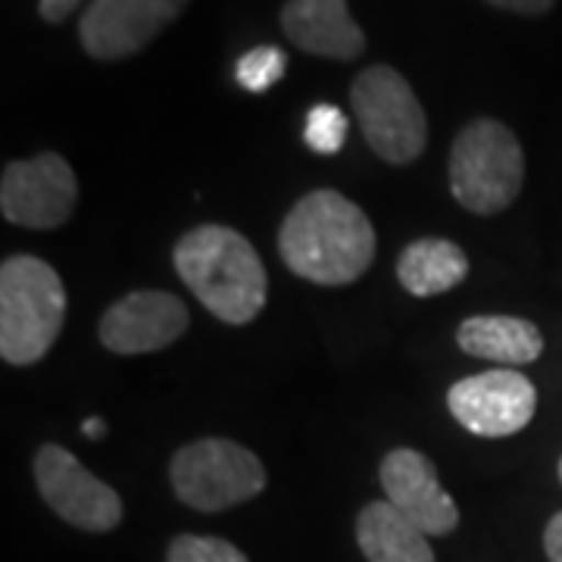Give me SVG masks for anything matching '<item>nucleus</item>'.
<instances>
[{"label":"nucleus","instance_id":"f257e3e1","mask_svg":"<svg viewBox=\"0 0 562 562\" xmlns=\"http://www.w3.org/2000/svg\"><path fill=\"white\" fill-rule=\"evenodd\" d=\"M279 254L294 276L341 288L362 279L375 260V228L350 198L316 188L281 222Z\"/></svg>","mask_w":562,"mask_h":562},{"label":"nucleus","instance_id":"f03ea898","mask_svg":"<svg viewBox=\"0 0 562 562\" xmlns=\"http://www.w3.org/2000/svg\"><path fill=\"white\" fill-rule=\"evenodd\" d=\"M172 262L194 297L225 325H247L266 306L269 279L260 254L228 225H201L181 235Z\"/></svg>","mask_w":562,"mask_h":562},{"label":"nucleus","instance_id":"7ed1b4c3","mask_svg":"<svg viewBox=\"0 0 562 562\" xmlns=\"http://www.w3.org/2000/svg\"><path fill=\"white\" fill-rule=\"evenodd\" d=\"M66 319V288L50 262L16 254L0 266V357L32 366L47 357Z\"/></svg>","mask_w":562,"mask_h":562},{"label":"nucleus","instance_id":"20e7f679","mask_svg":"<svg viewBox=\"0 0 562 562\" xmlns=\"http://www.w3.org/2000/svg\"><path fill=\"white\" fill-rule=\"evenodd\" d=\"M447 179L450 194L462 203V210L475 216L503 213L522 191V144L501 120H472L453 138Z\"/></svg>","mask_w":562,"mask_h":562},{"label":"nucleus","instance_id":"39448f33","mask_svg":"<svg viewBox=\"0 0 562 562\" xmlns=\"http://www.w3.org/2000/svg\"><path fill=\"white\" fill-rule=\"evenodd\" d=\"M350 106L366 144L391 166L416 162L428 144V120L409 81L394 66H369L350 85Z\"/></svg>","mask_w":562,"mask_h":562},{"label":"nucleus","instance_id":"423d86ee","mask_svg":"<svg viewBox=\"0 0 562 562\" xmlns=\"http://www.w3.org/2000/svg\"><path fill=\"white\" fill-rule=\"evenodd\" d=\"M169 482L181 503L198 513H222L266 491V465L254 450L228 438L184 443L169 462Z\"/></svg>","mask_w":562,"mask_h":562},{"label":"nucleus","instance_id":"0eeeda50","mask_svg":"<svg viewBox=\"0 0 562 562\" xmlns=\"http://www.w3.org/2000/svg\"><path fill=\"white\" fill-rule=\"evenodd\" d=\"M79 203V181L60 154L44 150L29 160L7 162L0 179V213L3 220L50 232L72 216Z\"/></svg>","mask_w":562,"mask_h":562},{"label":"nucleus","instance_id":"6e6552de","mask_svg":"<svg viewBox=\"0 0 562 562\" xmlns=\"http://www.w3.org/2000/svg\"><path fill=\"white\" fill-rule=\"evenodd\" d=\"M35 484L44 503L60 516L63 522L81 531H113L122 522V497L91 475L66 447L44 443L35 453Z\"/></svg>","mask_w":562,"mask_h":562},{"label":"nucleus","instance_id":"1a4fd4ad","mask_svg":"<svg viewBox=\"0 0 562 562\" xmlns=\"http://www.w3.org/2000/svg\"><path fill=\"white\" fill-rule=\"evenodd\" d=\"M447 409L479 438H509L535 419L538 391L516 369H491L453 384L447 391Z\"/></svg>","mask_w":562,"mask_h":562},{"label":"nucleus","instance_id":"9d476101","mask_svg":"<svg viewBox=\"0 0 562 562\" xmlns=\"http://www.w3.org/2000/svg\"><path fill=\"white\" fill-rule=\"evenodd\" d=\"M184 7L188 0H91L79 22L81 47L94 60H125L179 20Z\"/></svg>","mask_w":562,"mask_h":562},{"label":"nucleus","instance_id":"9b49d317","mask_svg":"<svg viewBox=\"0 0 562 562\" xmlns=\"http://www.w3.org/2000/svg\"><path fill=\"white\" fill-rule=\"evenodd\" d=\"M188 306L169 291H132L101 316L98 338L120 357L154 353L176 344L188 331Z\"/></svg>","mask_w":562,"mask_h":562},{"label":"nucleus","instance_id":"f8f14e48","mask_svg":"<svg viewBox=\"0 0 562 562\" xmlns=\"http://www.w3.org/2000/svg\"><path fill=\"white\" fill-rule=\"evenodd\" d=\"M387 503L428 538H443L460 525V509L443 491L435 462L413 447H397L379 469Z\"/></svg>","mask_w":562,"mask_h":562},{"label":"nucleus","instance_id":"ddd939ff","mask_svg":"<svg viewBox=\"0 0 562 562\" xmlns=\"http://www.w3.org/2000/svg\"><path fill=\"white\" fill-rule=\"evenodd\" d=\"M281 29L294 47L328 60H357L366 35L347 10V0H288L281 7Z\"/></svg>","mask_w":562,"mask_h":562},{"label":"nucleus","instance_id":"4468645a","mask_svg":"<svg viewBox=\"0 0 562 562\" xmlns=\"http://www.w3.org/2000/svg\"><path fill=\"white\" fill-rule=\"evenodd\" d=\"M462 353L501 366H525L543 353V335L535 322L516 316H472L457 328Z\"/></svg>","mask_w":562,"mask_h":562},{"label":"nucleus","instance_id":"2eb2a0df","mask_svg":"<svg viewBox=\"0 0 562 562\" xmlns=\"http://www.w3.org/2000/svg\"><path fill=\"white\" fill-rule=\"evenodd\" d=\"M357 543L369 562H435L428 535L387 501L362 506L357 516Z\"/></svg>","mask_w":562,"mask_h":562},{"label":"nucleus","instance_id":"dca6fc26","mask_svg":"<svg viewBox=\"0 0 562 562\" xmlns=\"http://www.w3.org/2000/svg\"><path fill=\"white\" fill-rule=\"evenodd\" d=\"M469 276V257L460 244L447 238H419L403 247L397 260V281L413 297H438L453 291Z\"/></svg>","mask_w":562,"mask_h":562},{"label":"nucleus","instance_id":"f3484780","mask_svg":"<svg viewBox=\"0 0 562 562\" xmlns=\"http://www.w3.org/2000/svg\"><path fill=\"white\" fill-rule=\"evenodd\" d=\"M284 72H288V57L276 44H262V47L247 50L238 60V66H235V79L250 94L269 91L272 85H279L284 79Z\"/></svg>","mask_w":562,"mask_h":562},{"label":"nucleus","instance_id":"a211bd4d","mask_svg":"<svg viewBox=\"0 0 562 562\" xmlns=\"http://www.w3.org/2000/svg\"><path fill=\"white\" fill-rule=\"evenodd\" d=\"M303 140H306V147H313L322 157L338 154L344 147V140H347V116L335 103H316L306 113Z\"/></svg>","mask_w":562,"mask_h":562},{"label":"nucleus","instance_id":"6ab92c4d","mask_svg":"<svg viewBox=\"0 0 562 562\" xmlns=\"http://www.w3.org/2000/svg\"><path fill=\"white\" fill-rule=\"evenodd\" d=\"M166 562H250L235 543L206 535H179L166 550Z\"/></svg>","mask_w":562,"mask_h":562},{"label":"nucleus","instance_id":"aec40b11","mask_svg":"<svg viewBox=\"0 0 562 562\" xmlns=\"http://www.w3.org/2000/svg\"><path fill=\"white\" fill-rule=\"evenodd\" d=\"M487 3L509 10V13H522V16H541L557 0H487Z\"/></svg>","mask_w":562,"mask_h":562},{"label":"nucleus","instance_id":"412c9836","mask_svg":"<svg viewBox=\"0 0 562 562\" xmlns=\"http://www.w3.org/2000/svg\"><path fill=\"white\" fill-rule=\"evenodd\" d=\"M543 550H547V560L562 562V513H557L550 522H547V531H543Z\"/></svg>","mask_w":562,"mask_h":562},{"label":"nucleus","instance_id":"4be33fe9","mask_svg":"<svg viewBox=\"0 0 562 562\" xmlns=\"http://www.w3.org/2000/svg\"><path fill=\"white\" fill-rule=\"evenodd\" d=\"M81 0H41L38 3V13H41V20L44 22H63L76 7H79Z\"/></svg>","mask_w":562,"mask_h":562},{"label":"nucleus","instance_id":"5701e85b","mask_svg":"<svg viewBox=\"0 0 562 562\" xmlns=\"http://www.w3.org/2000/svg\"><path fill=\"white\" fill-rule=\"evenodd\" d=\"M81 431H85V438L98 441V438H103L106 425H103V419H85V425H81Z\"/></svg>","mask_w":562,"mask_h":562},{"label":"nucleus","instance_id":"b1692460","mask_svg":"<svg viewBox=\"0 0 562 562\" xmlns=\"http://www.w3.org/2000/svg\"><path fill=\"white\" fill-rule=\"evenodd\" d=\"M560 482H562V460H560Z\"/></svg>","mask_w":562,"mask_h":562}]
</instances>
